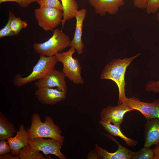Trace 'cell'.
<instances>
[{
	"label": "cell",
	"mask_w": 159,
	"mask_h": 159,
	"mask_svg": "<svg viewBox=\"0 0 159 159\" xmlns=\"http://www.w3.org/2000/svg\"><path fill=\"white\" fill-rule=\"evenodd\" d=\"M35 94L38 100L46 105L55 104L64 100L67 97L66 91L56 88L38 89Z\"/></svg>",
	"instance_id": "7c38bea8"
},
{
	"label": "cell",
	"mask_w": 159,
	"mask_h": 159,
	"mask_svg": "<svg viewBox=\"0 0 159 159\" xmlns=\"http://www.w3.org/2000/svg\"><path fill=\"white\" fill-rule=\"evenodd\" d=\"M17 130L14 125L10 122L1 112L0 113V140H6L12 137Z\"/></svg>",
	"instance_id": "d6986e66"
},
{
	"label": "cell",
	"mask_w": 159,
	"mask_h": 159,
	"mask_svg": "<svg viewBox=\"0 0 159 159\" xmlns=\"http://www.w3.org/2000/svg\"><path fill=\"white\" fill-rule=\"evenodd\" d=\"M58 62L55 55L46 56L40 55L32 72L28 76L23 77L20 74L15 75L13 78L14 85L21 87L41 78L49 70L54 68Z\"/></svg>",
	"instance_id": "277c9868"
},
{
	"label": "cell",
	"mask_w": 159,
	"mask_h": 159,
	"mask_svg": "<svg viewBox=\"0 0 159 159\" xmlns=\"http://www.w3.org/2000/svg\"><path fill=\"white\" fill-rule=\"evenodd\" d=\"M9 17L7 22L5 26L0 30V38L9 36H13L14 34L11 31L10 23L14 13L10 11H8Z\"/></svg>",
	"instance_id": "603a6c76"
},
{
	"label": "cell",
	"mask_w": 159,
	"mask_h": 159,
	"mask_svg": "<svg viewBox=\"0 0 159 159\" xmlns=\"http://www.w3.org/2000/svg\"><path fill=\"white\" fill-rule=\"evenodd\" d=\"M37 2L41 7H51L62 11V4L59 0H38Z\"/></svg>",
	"instance_id": "cb8c5ba5"
},
{
	"label": "cell",
	"mask_w": 159,
	"mask_h": 159,
	"mask_svg": "<svg viewBox=\"0 0 159 159\" xmlns=\"http://www.w3.org/2000/svg\"><path fill=\"white\" fill-rule=\"evenodd\" d=\"M145 144L143 148H150L159 144V119L147 120L144 127Z\"/></svg>",
	"instance_id": "9a60e30c"
},
{
	"label": "cell",
	"mask_w": 159,
	"mask_h": 159,
	"mask_svg": "<svg viewBox=\"0 0 159 159\" xmlns=\"http://www.w3.org/2000/svg\"><path fill=\"white\" fill-rule=\"evenodd\" d=\"M90 5L94 9L95 13L101 16L106 13L114 15L119 8L123 6L124 0H88Z\"/></svg>",
	"instance_id": "4fadbf2b"
},
{
	"label": "cell",
	"mask_w": 159,
	"mask_h": 159,
	"mask_svg": "<svg viewBox=\"0 0 159 159\" xmlns=\"http://www.w3.org/2000/svg\"><path fill=\"white\" fill-rule=\"evenodd\" d=\"M34 13L39 26L46 31H53L62 22L63 16L62 10L51 7H40Z\"/></svg>",
	"instance_id": "8992f818"
},
{
	"label": "cell",
	"mask_w": 159,
	"mask_h": 159,
	"mask_svg": "<svg viewBox=\"0 0 159 159\" xmlns=\"http://www.w3.org/2000/svg\"><path fill=\"white\" fill-rule=\"evenodd\" d=\"M145 9L148 14H154L159 9V0H148Z\"/></svg>",
	"instance_id": "d4e9b609"
},
{
	"label": "cell",
	"mask_w": 159,
	"mask_h": 159,
	"mask_svg": "<svg viewBox=\"0 0 159 159\" xmlns=\"http://www.w3.org/2000/svg\"><path fill=\"white\" fill-rule=\"evenodd\" d=\"M99 123L102 126L105 131L112 136L119 137L122 139L128 146H135L138 141L130 138L124 135L120 130V127L114 124L108 120H100Z\"/></svg>",
	"instance_id": "e0dca14e"
},
{
	"label": "cell",
	"mask_w": 159,
	"mask_h": 159,
	"mask_svg": "<svg viewBox=\"0 0 159 159\" xmlns=\"http://www.w3.org/2000/svg\"><path fill=\"white\" fill-rule=\"evenodd\" d=\"M75 51L71 47L67 51L59 52L55 56L58 62L62 64V71L65 77L74 84H82L84 80L81 76L82 67L78 59L73 57Z\"/></svg>",
	"instance_id": "5b68a950"
},
{
	"label": "cell",
	"mask_w": 159,
	"mask_h": 159,
	"mask_svg": "<svg viewBox=\"0 0 159 159\" xmlns=\"http://www.w3.org/2000/svg\"><path fill=\"white\" fill-rule=\"evenodd\" d=\"M87 12V9H82L77 11L75 17L76 19L75 31L69 47H73L78 54L82 53L85 47L82 40V31L83 21L86 16Z\"/></svg>",
	"instance_id": "5bb4252c"
},
{
	"label": "cell",
	"mask_w": 159,
	"mask_h": 159,
	"mask_svg": "<svg viewBox=\"0 0 159 159\" xmlns=\"http://www.w3.org/2000/svg\"><path fill=\"white\" fill-rule=\"evenodd\" d=\"M148 0H134L133 4L135 6L140 9H145L146 7Z\"/></svg>",
	"instance_id": "f1b7e54d"
},
{
	"label": "cell",
	"mask_w": 159,
	"mask_h": 159,
	"mask_svg": "<svg viewBox=\"0 0 159 159\" xmlns=\"http://www.w3.org/2000/svg\"><path fill=\"white\" fill-rule=\"evenodd\" d=\"M133 110L140 112L147 120L159 119V99H155L150 103L143 102L133 97L126 98L125 102Z\"/></svg>",
	"instance_id": "9c48e42d"
},
{
	"label": "cell",
	"mask_w": 159,
	"mask_h": 159,
	"mask_svg": "<svg viewBox=\"0 0 159 159\" xmlns=\"http://www.w3.org/2000/svg\"><path fill=\"white\" fill-rule=\"evenodd\" d=\"M38 0H0V4L8 2L13 1L16 3L21 7L24 8L28 6L31 4L37 2Z\"/></svg>",
	"instance_id": "4316f807"
},
{
	"label": "cell",
	"mask_w": 159,
	"mask_h": 159,
	"mask_svg": "<svg viewBox=\"0 0 159 159\" xmlns=\"http://www.w3.org/2000/svg\"><path fill=\"white\" fill-rule=\"evenodd\" d=\"M105 135L117 143L118 146L117 150L115 152L110 153L96 144L95 148L88 153L87 156V159H131L133 155V152L122 145L116 139L110 135Z\"/></svg>",
	"instance_id": "52a82bcc"
},
{
	"label": "cell",
	"mask_w": 159,
	"mask_h": 159,
	"mask_svg": "<svg viewBox=\"0 0 159 159\" xmlns=\"http://www.w3.org/2000/svg\"><path fill=\"white\" fill-rule=\"evenodd\" d=\"M29 140L37 138H49L64 142V138L59 127L54 123L49 116L45 118V122H42L40 116L34 113L32 116L31 124L27 130Z\"/></svg>",
	"instance_id": "7a4b0ae2"
},
{
	"label": "cell",
	"mask_w": 159,
	"mask_h": 159,
	"mask_svg": "<svg viewBox=\"0 0 159 159\" xmlns=\"http://www.w3.org/2000/svg\"><path fill=\"white\" fill-rule=\"evenodd\" d=\"M63 72L54 68L38 80L34 85L37 89L42 87L56 88L67 91V87Z\"/></svg>",
	"instance_id": "30bf717a"
},
{
	"label": "cell",
	"mask_w": 159,
	"mask_h": 159,
	"mask_svg": "<svg viewBox=\"0 0 159 159\" xmlns=\"http://www.w3.org/2000/svg\"><path fill=\"white\" fill-rule=\"evenodd\" d=\"M152 150L153 154V159H159V144Z\"/></svg>",
	"instance_id": "4dcf8cb0"
},
{
	"label": "cell",
	"mask_w": 159,
	"mask_h": 159,
	"mask_svg": "<svg viewBox=\"0 0 159 159\" xmlns=\"http://www.w3.org/2000/svg\"><path fill=\"white\" fill-rule=\"evenodd\" d=\"M63 142L51 138L45 139L42 138H37L29 140L28 144L35 150L42 151L47 155H54L60 159H66L65 155L62 153L60 149Z\"/></svg>",
	"instance_id": "ba28073f"
},
{
	"label": "cell",
	"mask_w": 159,
	"mask_h": 159,
	"mask_svg": "<svg viewBox=\"0 0 159 159\" xmlns=\"http://www.w3.org/2000/svg\"><path fill=\"white\" fill-rule=\"evenodd\" d=\"M8 142L5 140H1L0 141V155L9 153L11 151L10 147L8 144Z\"/></svg>",
	"instance_id": "83f0119b"
},
{
	"label": "cell",
	"mask_w": 159,
	"mask_h": 159,
	"mask_svg": "<svg viewBox=\"0 0 159 159\" xmlns=\"http://www.w3.org/2000/svg\"><path fill=\"white\" fill-rule=\"evenodd\" d=\"M153 154L152 149L144 148L138 151L133 152L132 159H153Z\"/></svg>",
	"instance_id": "7402d4cb"
},
{
	"label": "cell",
	"mask_w": 159,
	"mask_h": 159,
	"mask_svg": "<svg viewBox=\"0 0 159 159\" xmlns=\"http://www.w3.org/2000/svg\"><path fill=\"white\" fill-rule=\"evenodd\" d=\"M27 26V23L21 20L20 17H17L14 15L11 21L10 26L11 31L14 35L18 34L21 30Z\"/></svg>",
	"instance_id": "44dd1931"
},
{
	"label": "cell",
	"mask_w": 159,
	"mask_h": 159,
	"mask_svg": "<svg viewBox=\"0 0 159 159\" xmlns=\"http://www.w3.org/2000/svg\"><path fill=\"white\" fill-rule=\"evenodd\" d=\"M6 140L11 150V153L14 155H19L20 150L28 145L29 139L27 131L23 125H21L16 135Z\"/></svg>",
	"instance_id": "2e32d148"
},
{
	"label": "cell",
	"mask_w": 159,
	"mask_h": 159,
	"mask_svg": "<svg viewBox=\"0 0 159 159\" xmlns=\"http://www.w3.org/2000/svg\"><path fill=\"white\" fill-rule=\"evenodd\" d=\"M140 54V53L123 59H114L106 65L100 74L101 79L111 80L116 84L119 90V104L124 102L127 98L125 94L126 83L125 80L126 69L132 62Z\"/></svg>",
	"instance_id": "6da1fadb"
},
{
	"label": "cell",
	"mask_w": 159,
	"mask_h": 159,
	"mask_svg": "<svg viewBox=\"0 0 159 159\" xmlns=\"http://www.w3.org/2000/svg\"><path fill=\"white\" fill-rule=\"evenodd\" d=\"M158 12L157 14V18L158 21L159 22V9H158Z\"/></svg>",
	"instance_id": "1f68e13d"
},
{
	"label": "cell",
	"mask_w": 159,
	"mask_h": 159,
	"mask_svg": "<svg viewBox=\"0 0 159 159\" xmlns=\"http://www.w3.org/2000/svg\"><path fill=\"white\" fill-rule=\"evenodd\" d=\"M11 154L9 153L0 155V159H20L18 156H12Z\"/></svg>",
	"instance_id": "f546056e"
},
{
	"label": "cell",
	"mask_w": 159,
	"mask_h": 159,
	"mask_svg": "<svg viewBox=\"0 0 159 159\" xmlns=\"http://www.w3.org/2000/svg\"><path fill=\"white\" fill-rule=\"evenodd\" d=\"M18 156L20 159H46L39 151L35 150L29 144L20 150Z\"/></svg>",
	"instance_id": "ffe728a7"
},
{
	"label": "cell",
	"mask_w": 159,
	"mask_h": 159,
	"mask_svg": "<svg viewBox=\"0 0 159 159\" xmlns=\"http://www.w3.org/2000/svg\"><path fill=\"white\" fill-rule=\"evenodd\" d=\"M145 90L156 93L159 92V80L157 81H151L149 82L146 84Z\"/></svg>",
	"instance_id": "484cf974"
},
{
	"label": "cell",
	"mask_w": 159,
	"mask_h": 159,
	"mask_svg": "<svg viewBox=\"0 0 159 159\" xmlns=\"http://www.w3.org/2000/svg\"><path fill=\"white\" fill-rule=\"evenodd\" d=\"M53 31L52 36L47 41L34 43L33 49L37 53L46 56H54L69 47L71 41L68 35L58 29Z\"/></svg>",
	"instance_id": "3957f363"
},
{
	"label": "cell",
	"mask_w": 159,
	"mask_h": 159,
	"mask_svg": "<svg viewBox=\"0 0 159 159\" xmlns=\"http://www.w3.org/2000/svg\"><path fill=\"white\" fill-rule=\"evenodd\" d=\"M132 110H133L125 102L116 106H108L101 112V120H108L120 127L123 122L125 114Z\"/></svg>",
	"instance_id": "8fae6325"
},
{
	"label": "cell",
	"mask_w": 159,
	"mask_h": 159,
	"mask_svg": "<svg viewBox=\"0 0 159 159\" xmlns=\"http://www.w3.org/2000/svg\"><path fill=\"white\" fill-rule=\"evenodd\" d=\"M62 6L63 13V19L61 22L62 28L66 21L75 17L78 11V5L75 0H61Z\"/></svg>",
	"instance_id": "ac0fdd59"
}]
</instances>
